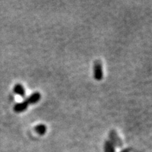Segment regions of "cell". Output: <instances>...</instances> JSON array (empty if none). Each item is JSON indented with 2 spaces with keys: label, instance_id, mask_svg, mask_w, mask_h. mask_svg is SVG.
<instances>
[{
  "label": "cell",
  "instance_id": "obj_1",
  "mask_svg": "<svg viewBox=\"0 0 152 152\" xmlns=\"http://www.w3.org/2000/svg\"><path fill=\"white\" fill-rule=\"evenodd\" d=\"M41 94L38 92H35L30 95L24 101L20 103H17L14 106V111L16 113H21L26 111L29 105L38 103L41 99Z\"/></svg>",
  "mask_w": 152,
  "mask_h": 152
},
{
  "label": "cell",
  "instance_id": "obj_2",
  "mask_svg": "<svg viewBox=\"0 0 152 152\" xmlns=\"http://www.w3.org/2000/svg\"><path fill=\"white\" fill-rule=\"evenodd\" d=\"M94 78L97 81H101L104 77V70L102 63L99 60L95 61L93 66Z\"/></svg>",
  "mask_w": 152,
  "mask_h": 152
},
{
  "label": "cell",
  "instance_id": "obj_3",
  "mask_svg": "<svg viewBox=\"0 0 152 152\" xmlns=\"http://www.w3.org/2000/svg\"><path fill=\"white\" fill-rule=\"evenodd\" d=\"M109 138L110 141L113 144L114 146H118V147H121L122 146V141H121V138L118 135V133L116 131L114 130H111L109 132Z\"/></svg>",
  "mask_w": 152,
  "mask_h": 152
},
{
  "label": "cell",
  "instance_id": "obj_4",
  "mask_svg": "<svg viewBox=\"0 0 152 152\" xmlns=\"http://www.w3.org/2000/svg\"><path fill=\"white\" fill-rule=\"evenodd\" d=\"M14 92L16 94H18L21 97H25L26 96V90L25 87L20 83H17L14 87Z\"/></svg>",
  "mask_w": 152,
  "mask_h": 152
},
{
  "label": "cell",
  "instance_id": "obj_5",
  "mask_svg": "<svg viewBox=\"0 0 152 152\" xmlns=\"http://www.w3.org/2000/svg\"><path fill=\"white\" fill-rule=\"evenodd\" d=\"M47 128L45 125L44 124H38L34 128V130L35 131V132H37L39 135H43L45 133L47 132Z\"/></svg>",
  "mask_w": 152,
  "mask_h": 152
},
{
  "label": "cell",
  "instance_id": "obj_6",
  "mask_svg": "<svg viewBox=\"0 0 152 152\" xmlns=\"http://www.w3.org/2000/svg\"><path fill=\"white\" fill-rule=\"evenodd\" d=\"M104 151L105 152H115V147L113 144L110 141L107 140L104 144Z\"/></svg>",
  "mask_w": 152,
  "mask_h": 152
}]
</instances>
